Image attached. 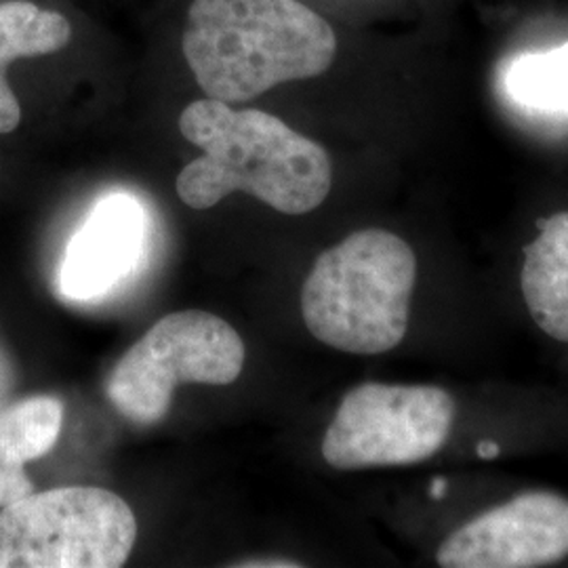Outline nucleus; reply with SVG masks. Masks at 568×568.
Listing matches in <instances>:
<instances>
[{
	"label": "nucleus",
	"instance_id": "1",
	"mask_svg": "<svg viewBox=\"0 0 568 568\" xmlns=\"http://www.w3.org/2000/svg\"><path fill=\"white\" fill-rule=\"evenodd\" d=\"M180 131L204 152L178 178V194L192 209L246 192L281 213L304 215L331 192L333 164L325 148L278 116L206 98L183 110Z\"/></svg>",
	"mask_w": 568,
	"mask_h": 568
},
{
	"label": "nucleus",
	"instance_id": "2",
	"mask_svg": "<svg viewBox=\"0 0 568 568\" xmlns=\"http://www.w3.org/2000/svg\"><path fill=\"white\" fill-rule=\"evenodd\" d=\"M182 47L206 98L243 103L276 84L321 77L337 39L300 0H194Z\"/></svg>",
	"mask_w": 568,
	"mask_h": 568
},
{
	"label": "nucleus",
	"instance_id": "3",
	"mask_svg": "<svg viewBox=\"0 0 568 568\" xmlns=\"http://www.w3.org/2000/svg\"><path fill=\"white\" fill-rule=\"evenodd\" d=\"M417 283V255L403 236L366 227L326 248L302 288L307 331L354 356L403 344Z\"/></svg>",
	"mask_w": 568,
	"mask_h": 568
},
{
	"label": "nucleus",
	"instance_id": "4",
	"mask_svg": "<svg viewBox=\"0 0 568 568\" xmlns=\"http://www.w3.org/2000/svg\"><path fill=\"white\" fill-rule=\"evenodd\" d=\"M135 539L133 509L105 488H51L0 509V568H119Z\"/></svg>",
	"mask_w": 568,
	"mask_h": 568
},
{
	"label": "nucleus",
	"instance_id": "5",
	"mask_svg": "<svg viewBox=\"0 0 568 568\" xmlns=\"http://www.w3.org/2000/svg\"><path fill=\"white\" fill-rule=\"evenodd\" d=\"M244 366L236 328L203 310L173 312L133 345L105 379V396L135 426L163 422L182 384L227 386Z\"/></svg>",
	"mask_w": 568,
	"mask_h": 568
},
{
	"label": "nucleus",
	"instance_id": "6",
	"mask_svg": "<svg viewBox=\"0 0 568 568\" xmlns=\"http://www.w3.org/2000/svg\"><path fill=\"white\" fill-rule=\"evenodd\" d=\"M457 419L453 394L432 384H363L349 389L323 438L339 471L424 464L447 447Z\"/></svg>",
	"mask_w": 568,
	"mask_h": 568
},
{
	"label": "nucleus",
	"instance_id": "7",
	"mask_svg": "<svg viewBox=\"0 0 568 568\" xmlns=\"http://www.w3.org/2000/svg\"><path fill=\"white\" fill-rule=\"evenodd\" d=\"M568 558V497L527 490L450 530L436 549L443 568H539Z\"/></svg>",
	"mask_w": 568,
	"mask_h": 568
},
{
	"label": "nucleus",
	"instance_id": "8",
	"mask_svg": "<svg viewBox=\"0 0 568 568\" xmlns=\"http://www.w3.org/2000/svg\"><path fill=\"white\" fill-rule=\"evenodd\" d=\"M150 220L143 204L124 192L103 196L63 251L58 291L74 304L110 295L142 264Z\"/></svg>",
	"mask_w": 568,
	"mask_h": 568
},
{
	"label": "nucleus",
	"instance_id": "9",
	"mask_svg": "<svg viewBox=\"0 0 568 568\" xmlns=\"http://www.w3.org/2000/svg\"><path fill=\"white\" fill-rule=\"evenodd\" d=\"M520 293L535 326L551 342L568 344V211L541 220L525 246Z\"/></svg>",
	"mask_w": 568,
	"mask_h": 568
},
{
	"label": "nucleus",
	"instance_id": "10",
	"mask_svg": "<svg viewBox=\"0 0 568 568\" xmlns=\"http://www.w3.org/2000/svg\"><path fill=\"white\" fill-rule=\"evenodd\" d=\"M63 405L32 396L0 410V509L34 493L26 464L44 457L60 440Z\"/></svg>",
	"mask_w": 568,
	"mask_h": 568
},
{
	"label": "nucleus",
	"instance_id": "11",
	"mask_svg": "<svg viewBox=\"0 0 568 568\" xmlns=\"http://www.w3.org/2000/svg\"><path fill=\"white\" fill-rule=\"evenodd\" d=\"M70 39L72 26L61 13L44 11L28 0L0 2V65L55 53Z\"/></svg>",
	"mask_w": 568,
	"mask_h": 568
},
{
	"label": "nucleus",
	"instance_id": "12",
	"mask_svg": "<svg viewBox=\"0 0 568 568\" xmlns=\"http://www.w3.org/2000/svg\"><path fill=\"white\" fill-rule=\"evenodd\" d=\"M506 84L516 102L548 110H568V42L562 47L525 53L509 63Z\"/></svg>",
	"mask_w": 568,
	"mask_h": 568
},
{
	"label": "nucleus",
	"instance_id": "13",
	"mask_svg": "<svg viewBox=\"0 0 568 568\" xmlns=\"http://www.w3.org/2000/svg\"><path fill=\"white\" fill-rule=\"evenodd\" d=\"M21 121V108L11 84L7 81V68L0 65V135L18 129Z\"/></svg>",
	"mask_w": 568,
	"mask_h": 568
},
{
	"label": "nucleus",
	"instance_id": "14",
	"mask_svg": "<svg viewBox=\"0 0 568 568\" xmlns=\"http://www.w3.org/2000/svg\"><path fill=\"white\" fill-rule=\"evenodd\" d=\"M16 366L7 352V347L0 342V410L9 405L11 394L16 389Z\"/></svg>",
	"mask_w": 568,
	"mask_h": 568
}]
</instances>
